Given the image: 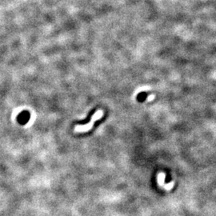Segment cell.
<instances>
[{"mask_svg": "<svg viewBox=\"0 0 216 216\" xmlns=\"http://www.w3.org/2000/svg\"><path fill=\"white\" fill-rule=\"evenodd\" d=\"M102 116H103V112H102V111H98V112H96V113L93 115L92 118H91V123H88V124H87V125L85 126H77L75 127V131H79V132L89 131V130L93 126L94 123H95L96 120H98V118H100Z\"/></svg>", "mask_w": 216, "mask_h": 216, "instance_id": "cell-1", "label": "cell"}, {"mask_svg": "<svg viewBox=\"0 0 216 216\" xmlns=\"http://www.w3.org/2000/svg\"><path fill=\"white\" fill-rule=\"evenodd\" d=\"M28 119H29V113L27 112V111L23 112V113L19 115V117H18V121H19V123H22V124H25L28 121Z\"/></svg>", "mask_w": 216, "mask_h": 216, "instance_id": "cell-2", "label": "cell"}]
</instances>
